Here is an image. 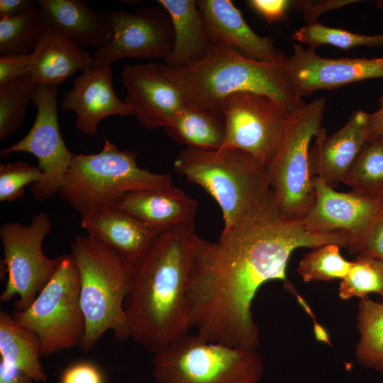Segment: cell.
Returning a JSON list of instances; mask_svg holds the SVG:
<instances>
[{
  "instance_id": "1",
  "label": "cell",
  "mask_w": 383,
  "mask_h": 383,
  "mask_svg": "<svg viewBox=\"0 0 383 383\" xmlns=\"http://www.w3.org/2000/svg\"><path fill=\"white\" fill-rule=\"evenodd\" d=\"M345 241L342 233H313L301 220L285 219L277 211L221 233L216 242L195 233L187 287L190 329L209 342L257 349L259 330L251 306L259 288L279 279L293 290L286 267L295 249L343 247Z\"/></svg>"
},
{
  "instance_id": "2",
  "label": "cell",
  "mask_w": 383,
  "mask_h": 383,
  "mask_svg": "<svg viewBox=\"0 0 383 383\" xmlns=\"http://www.w3.org/2000/svg\"><path fill=\"white\" fill-rule=\"evenodd\" d=\"M194 234L179 226L159 235L125 300L131 338L155 355L190 329L187 287Z\"/></svg>"
},
{
  "instance_id": "3",
  "label": "cell",
  "mask_w": 383,
  "mask_h": 383,
  "mask_svg": "<svg viewBox=\"0 0 383 383\" xmlns=\"http://www.w3.org/2000/svg\"><path fill=\"white\" fill-rule=\"evenodd\" d=\"M174 167L218 203L224 221L221 234L279 212L267 167L243 150L186 148L174 160Z\"/></svg>"
},
{
  "instance_id": "4",
  "label": "cell",
  "mask_w": 383,
  "mask_h": 383,
  "mask_svg": "<svg viewBox=\"0 0 383 383\" xmlns=\"http://www.w3.org/2000/svg\"><path fill=\"white\" fill-rule=\"evenodd\" d=\"M163 67L188 101L213 112L221 113L225 99L238 92L266 95L289 111L304 104L282 64L252 60L220 44L210 43L202 59L189 66Z\"/></svg>"
},
{
  "instance_id": "5",
  "label": "cell",
  "mask_w": 383,
  "mask_h": 383,
  "mask_svg": "<svg viewBox=\"0 0 383 383\" xmlns=\"http://www.w3.org/2000/svg\"><path fill=\"white\" fill-rule=\"evenodd\" d=\"M80 276V303L86 330L79 346L89 352L108 331L118 341L131 337L125 300L137 269L89 235H78L71 243Z\"/></svg>"
},
{
  "instance_id": "6",
  "label": "cell",
  "mask_w": 383,
  "mask_h": 383,
  "mask_svg": "<svg viewBox=\"0 0 383 383\" xmlns=\"http://www.w3.org/2000/svg\"><path fill=\"white\" fill-rule=\"evenodd\" d=\"M137 153L104 138L95 154L74 155L58 192L81 218L111 206L124 194L175 187L168 173H153L137 163Z\"/></svg>"
},
{
  "instance_id": "7",
  "label": "cell",
  "mask_w": 383,
  "mask_h": 383,
  "mask_svg": "<svg viewBox=\"0 0 383 383\" xmlns=\"http://www.w3.org/2000/svg\"><path fill=\"white\" fill-rule=\"evenodd\" d=\"M156 383H258L264 372L257 349L232 347L186 334L155 355Z\"/></svg>"
},
{
  "instance_id": "8",
  "label": "cell",
  "mask_w": 383,
  "mask_h": 383,
  "mask_svg": "<svg viewBox=\"0 0 383 383\" xmlns=\"http://www.w3.org/2000/svg\"><path fill=\"white\" fill-rule=\"evenodd\" d=\"M325 107V99L318 97L290 111L281 145L267 167L276 206L285 219L301 220L315 201L309 149L323 128Z\"/></svg>"
},
{
  "instance_id": "9",
  "label": "cell",
  "mask_w": 383,
  "mask_h": 383,
  "mask_svg": "<svg viewBox=\"0 0 383 383\" xmlns=\"http://www.w3.org/2000/svg\"><path fill=\"white\" fill-rule=\"evenodd\" d=\"M58 258L55 272L35 301L13 315L18 325L38 335L42 356L79 347L86 330L78 268L71 254Z\"/></svg>"
},
{
  "instance_id": "10",
  "label": "cell",
  "mask_w": 383,
  "mask_h": 383,
  "mask_svg": "<svg viewBox=\"0 0 383 383\" xmlns=\"http://www.w3.org/2000/svg\"><path fill=\"white\" fill-rule=\"evenodd\" d=\"M51 221L47 213L35 214L28 225L7 222L0 227L3 246L1 275L8 274L0 300L13 302L17 311L26 309L36 299L55 272L56 258L48 257L43 251V242L51 231Z\"/></svg>"
},
{
  "instance_id": "11",
  "label": "cell",
  "mask_w": 383,
  "mask_h": 383,
  "mask_svg": "<svg viewBox=\"0 0 383 383\" xmlns=\"http://www.w3.org/2000/svg\"><path fill=\"white\" fill-rule=\"evenodd\" d=\"M290 111L270 97L238 92L223 103L221 148L243 150L267 167L282 142Z\"/></svg>"
},
{
  "instance_id": "12",
  "label": "cell",
  "mask_w": 383,
  "mask_h": 383,
  "mask_svg": "<svg viewBox=\"0 0 383 383\" xmlns=\"http://www.w3.org/2000/svg\"><path fill=\"white\" fill-rule=\"evenodd\" d=\"M57 85H36L31 101L37 113L28 133L19 141L0 152L2 157L15 152L34 155L43 177L31 184L33 197L45 201L58 194L74 154L67 148L58 123Z\"/></svg>"
},
{
  "instance_id": "13",
  "label": "cell",
  "mask_w": 383,
  "mask_h": 383,
  "mask_svg": "<svg viewBox=\"0 0 383 383\" xmlns=\"http://www.w3.org/2000/svg\"><path fill=\"white\" fill-rule=\"evenodd\" d=\"M163 8L145 7L131 13L109 12L111 40L93 55L91 68L110 65L121 58H165L173 46V30Z\"/></svg>"
},
{
  "instance_id": "14",
  "label": "cell",
  "mask_w": 383,
  "mask_h": 383,
  "mask_svg": "<svg viewBox=\"0 0 383 383\" xmlns=\"http://www.w3.org/2000/svg\"><path fill=\"white\" fill-rule=\"evenodd\" d=\"M315 201L301 219L313 233L342 232L353 240L351 254H358L374 224L383 216V196H368L354 192L343 193L313 177Z\"/></svg>"
},
{
  "instance_id": "15",
  "label": "cell",
  "mask_w": 383,
  "mask_h": 383,
  "mask_svg": "<svg viewBox=\"0 0 383 383\" xmlns=\"http://www.w3.org/2000/svg\"><path fill=\"white\" fill-rule=\"evenodd\" d=\"M282 67L301 99L318 90L383 77V57L326 58L300 43L293 45V53L285 57Z\"/></svg>"
},
{
  "instance_id": "16",
  "label": "cell",
  "mask_w": 383,
  "mask_h": 383,
  "mask_svg": "<svg viewBox=\"0 0 383 383\" xmlns=\"http://www.w3.org/2000/svg\"><path fill=\"white\" fill-rule=\"evenodd\" d=\"M121 79L126 90L125 102L148 130L166 128L187 101L167 75L163 65H127L122 70Z\"/></svg>"
},
{
  "instance_id": "17",
  "label": "cell",
  "mask_w": 383,
  "mask_h": 383,
  "mask_svg": "<svg viewBox=\"0 0 383 383\" xmlns=\"http://www.w3.org/2000/svg\"><path fill=\"white\" fill-rule=\"evenodd\" d=\"M72 83V89L62 92L60 106L75 113V128L84 134L95 135L99 123L108 116L133 115L132 109L113 91L110 65L87 70Z\"/></svg>"
},
{
  "instance_id": "18",
  "label": "cell",
  "mask_w": 383,
  "mask_h": 383,
  "mask_svg": "<svg viewBox=\"0 0 383 383\" xmlns=\"http://www.w3.org/2000/svg\"><path fill=\"white\" fill-rule=\"evenodd\" d=\"M369 114L355 111L337 132L327 135L322 128L309 149V167L313 177L333 188L340 182L368 140Z\"/></svg>"
},
{
  "instance_id": "19",
  "label": "cell",
  "mask_w": 383,
  "mask_h": 383,
  "mask_svg": "<svg viewBox=\"0 0 383 383\" xmlns=\"http://www.w3.org/2000/svg\"><path fill=\"white\" fill-rule=\"evenodd\" d=\"M210 43L238 48L261 62L282 64L285 57L269 36H260L229 0L196 1Z\"/></svg>"
},
{
  "instance_id": "20",
  "label": "cell",
  "mask_w": 383,
  "mask_h": 383,
  "mask_svg": "<svg viewBox=\"0 0 383 383\" xmlns=\"http://www.w3.org/2000/svg\"><path fill=\"white\" fill-rule=\"evenodd\" d=\"M87 234L138 268L159 235L135 217L114 206H108L82 218Z\"/></svg>"
},
{
  "instance_id": "21",
  "label": "cell",
  "mask_w": 383,
  "mask_h": 383,
  "mask_svg": "<svg viewBox=\"0 0 383 383\" xmlns=\"http://www.w3.org/2000/svg\"><path fill=\"white\" fill-rule=\"evenodd\" d=\"M111 206L128 213L161 235L179 226L194 228L197 202L174 187L128 192Z\"/></svg>"
},
{
  "instance_id": "22",
  "label": "cell",
  "mask_w": 383,
  "mask_h": 383,
  "mask_svg": "<svg viewBox=\"0 0 383 383\" xmlns=\"http://www.w3.org/2000/svg\"><path fill=\"white\" fill-rule=\"evenodd\" d=\"M38 4L45 26L55 29L83 49H101L112 39L109 12L96 11L83 0H38Z\"/></svg>"
},
{
  "instance_id": "23",
  "label": "cell",
  "mask_w": 383,
  "mask_h": 383,
  "mask_svg": "<svg viewBox=\"0 0 383 383\" xmlns=\"http://www.w3.org/2000/svg\"><path fill=\"white\" fill-rule=\"evenodd\" d=\"M93 56L55 29L45 26L32 52L29 74L36 85H57L75 72L91 68Z\"/></svg>"
},
{
  "instance_id": "24",
  "label": "cell",
  "mask_w": 383,
  "mask_h": 383,
  "mask_svg": "<svg viewBox=\"0 0 383 383\" xmlns=\"http://www.w3.org/2000/svg\"><path fill=\"white\" fill-rule=\"evenodd\" d=\"M157 2L167 12L173 30V46L164 58L165 65L181 68L202 59L210 42L196 1L159 0Z\"/></svg>"
},
{
  "instance_id": "25",
  "label": "cell",
  "mask_w": 383,
  "mask_h": 383,
  "mask_svg": "<svg viewBox=\"0 0 383 383\" xmlns=\"http://www.w3.org/2000/svg\"><path fill=\"white\" fill-rule=\"evenodd\" d=\"M165 129L173 140L194 149H220L225 137L222 113L209 111L188 101Z\"/></svg>"
},
{
  "instance_id": "26",
  "label": "cell",
  "mask_w": 383,
  "mask_h": 383,
  "mask_svg": "<svg viewBox=\"0 0 383 383\" xmlns=\"http://www.w3.org/2000/svg\"><path fill=\"white\" fill-rule=\"evenodd\" d=\"M1 362L17 369L35 382H44L47 375L40 361L41 343L31 330L18 325L13 317L0 311Z\"/></svg>"
},
{
  "instance_id": "27",
  "label": "cell",
  "mask_w": 383,
  "mask_h": 383,
  "mask_svg": "<svg viewBox=\"0 0 383 383\" xmlns=\"http://www.w3.org/2000/svg\"><path fill=\"white\" fill-rule=\"evenodd\" d=\"M357 321L360 338L355 356L362 365L383 373V302L362 298Z\"/></svg>"
},
{
  "instance_id": "28",
  "label": "cell",
  "mask_w": 383,
  "mask_h": 383,
  "mask_svg": "<svg viewBox=\"0 0 383 383\" xmlns=\"http://www.w3.org/2000/svg\"><path fill=\"white\" fill-rule=\"evenodd\" d=\"M342 182L362 195L383 196V136L367 140Z\"/></svg>"
},
{
  "instance_id": "29",
  "label": "cell",
  "mask_w": 383,
  "mask_h": 383,
  "mask_svg": "<svg viewBox=\"0 0 383 383\" xmlns=\"http://www.w3.org/2000/svg\"><path fill=\"white\" fill-rule=\"evenodd\" d=\"M45 28L39 8L0 18V55L31 53L40 41Z\"/></svg>"
},
{
  "instance_id": "30",
  "label": "cell",
  "mask_w": 383,
  "mask_h": 383,
  "mask_svg": "<svg viewBox=\"0 0 383 383\" xmlns=\"http://www.w3.org/2000/svg\"><path fill=\"white\" fill-rule=\"evenodd\" d=\"M35 86L29 73L0 85V141L21 128Z\"/></svg>"
},
{
  "instance_id": "31",
  "label": "cell",
  "mask_w": 383,
  "mask_h": 383,
  "mask_svg": "<svg viewBox=\"0 0 383 383\" xmlns=\"http://www.w3.org/2000/svg\"><path fill=\"white\" fill-rule=\"evenodd\" d=\"M293 38L314 49L325 45L342 50L358 47H383V33L373 35H363L326 26L318 22L307 23L300 28L294 33Z\"/></svg>"
},
{
  "instance_id": "32",
  "label": "cell",
  "mask_w": 383,
  "mask_h": 383,
  "mask_svg": "<svg viewBox=\"0 0 383 383\" xmlns=\"http://www.w3.org/2000/svg\"><path fill=\"white\" fill-rule=\"evenodd\" d=\"M337 244L329 243L306 253L299 262L297 271L305 282L311 280L343 279L348 274L352 262L346 260Z\"/></svg>"
},
{
  "instance_id": "33",
  "label": "cell",
  "mask_w": 383,
  "mask_h": 383,
  "mask_svg": "<svg viewBox=\"0 0 383 383\" xmlns=\"http://www.w3.org/2000/svg\"><path fill=\"white\" fill-rule=\"evenodd\" d=\"M338 290L342 299H362L371 292L383 298V262L373 257L357 256Z\"/></svg>"
},
{
  "instance_id": "34",
  "label": "cell",
  "mask_w": 383,
  "mask_h": 383,
  "mask_svg": "<svg viewBox=\"0 0 383 383\" xmlns=\"http://www.w3.org/2000/svg\"><path fill=\"white\" fill-rule=\"evenodd\" d=\"M43 177L41 170L24 161L0 164V201L12 202L24 194V188Z\"/></svg>"
},
{
  "instance_id": "35",
  "label": "cell",
  "mask_w": 383,
  "mask_h": 383,
  "mask_svg": "<svg viewBox=\"0 0 383 383\" xmlns=\"http://www.w3.org/2000/svg\"><path fill=\"white\" fill-rule=\"evenodd\" d=\"M356 0H298L292 1V6L303 13L307 23L317 22L318 17L323 13L338 9L346 5L358 2Z\"/></svg>"
},
{
  "instance_id": "36",
  "label": "cell",
  "mask_w": 383,
  "mask_h": 383,
  "mask_svg": "<svg viewBox=\"0 0 383 383\" xmlns=\"http://www.w3.org/2000/svg\"><path fill=\"white\" fill-rule=\"evenodd\" d=\"M31 60L32 52L0 55V85L28 74Z\"/></svg>"
},
{
  "instance_id": "37",
  "label": "cell",
  "mask_w": 383,
  "mask_h": 383,
  "mask_svg": "<svg viewBox=\"0 0 383 383\" xmlns=\"http://www.w3.org/2000/svg\"><path fill=\"white\" fill-rule=\"evenodd\" d=\"M60 383H103V377L94 364L83 361L68 367L62 374Z\"/></svg>"
},
{
  "instance_id": "38",
  "label": "cell",
  "mask_w": 383,
  "mask_h": 383,
  "mask_svg": "<svg viewBox=\"0 0 383 383\" xmlns=\"http://www.w3.org/2000/svg\"><path fill=\"white\" fill-rule=\"evenodd\" d=\"M248 3L269 23L283 20L292 6V1L288 0H250Z\"/></svg>"
},
{
  "instance_id": "39",
  "label": "cell",
  "mask_w": 383,
  "mask_h": 383,
  "mask_svg": "<svg viewBox=\"0 0 383 383\" xmlns=\"http://www.w3.org/2000/svg\"><path fill=\"white\" fill-rule=\"evenodd\" d=\"M357 256L373 257L383 262V216L368 233Z\"/></svg>"
},
{
  "instance_id": "40",
  "label": "cell",
  "mask_w": 383,
  "mask_h": 383,
  "mask_svg": "<svg viewBox=\"0 0 383 383\" xmlns=\"http://www.w3.org/2000/svg\"><path fill=\"white\" fill-rule=\"evenodd\" d=\"M37 9L33 0H0V18L18 15Z\"/></svg>"
},
{
  "instance_id": "41",
  "label": "cell",
  "mask_w": 383,
  "mask_h": 383,
  "mask_svg": "<svg viewBox=\"0 0 383 383\" xmlns=\"http://www.w3.org/2000/svg\"><path fill=\"white\" fill-rule=\"evenodd\" d=\"M33 382L23 372L0 361V383H33Z\"/></svg>"
},
{
  "instance_id": "42",
  "label": "cell",
  "mask_w": 383,
  "mask_h": 383,
  "mask_svg": "<svg viewBox=\"0 0 383 383\" xmlns=\"http://www.w3.org/2000/svg\"><path fill=\"white\" fill-rule=\"evenodd\" d=\"M368 132V140L383 136V106L369 114Z\"/></svg>"
},
{
  "instance_id": "43",
  "label": "cell",
  "mask_w": 383,
  "mask_h": 383,
  "mask_svg": "<svg viewBox=\"0 0 383 383\" xmlns=\"http://www.w3.org/2000/svg\"><path fill=\"white\" fill-rule=\"evenodd\" d=\"M379 102L380 107L383 106V94L380 96Z\"/></svg>"
},
{
  "instance_id": "44",
  "label": "cell",
  "mask_w": 383,
  "mask_h": 383,
  "mask_svg": "<svg viewBox=\"0 0 383 383\" xmlns=\"http://www.w3.org/2000/svg\"><path fill=\"white\" fill-rule=\"evenodd\" d=\"M383 374V373H382Z\"/></svg>"
}]
</instances>
